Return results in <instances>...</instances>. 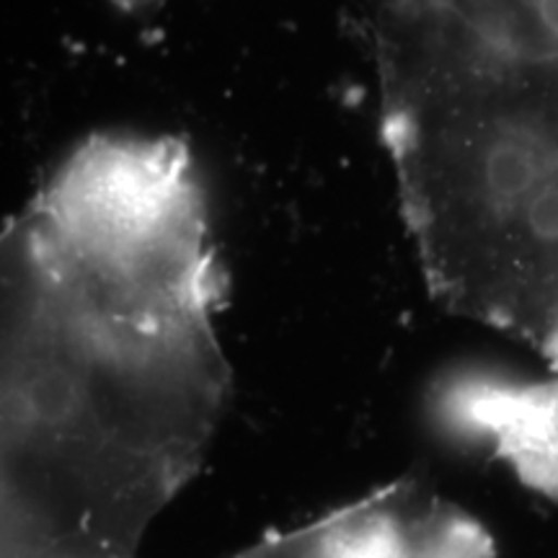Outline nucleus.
<instances>
[{
	"instance_id": "3",
	"label": "nucleus",
	"mask_w": 558,
	"mask_h": 558,
	"mask_svg": "<svg viewBox=\"0 0 558 558\" xmlns=\"http://www.w3.org/2000/svg\"><path fill=\"white\" fill-rule=\"evenodd\" d=\"M3 233L111 316L197 324L226 292L197 169L177 137L94 135Z\"/></svg>"
},
{
	"instance_id": "1",
	"label": "nucleus",
	"mask_w": 558,
	"mask_h": 558,
	"mask_svg": "<svg viewBox=\"0 0 558 558\" xmlns=\"http://www.w3.org/2000/svg\"><path fill=\"white\" fill-rule=\"evenodd\" d=\"M3 538H83L135 558L197 473L230 390L213 320L88 308L3 233Z\"/></svg>"
},
{
	"instance_id": "2",
	"label": "nucleus",
	"mask_w": 558,
	"mask_h": 558,
	"mask_svg": "<svg viewBox=\"0 0 558 558\" xmlns=\"http://www.w3.org/2000/svg\"><path fill=\"white\" fill-rule=\"evenodd\" d=\"M383 135L432 295L543 357L558 341V52L375 0Z\"/></svg>"
},
{
	"instance_id": "7",
	"label": "nucleus",
	"mask_w": 558,
	"mask_h": 558,
	"mask_svg": "<svg viewBox=\"0 0 558 558\" xmlns=\"http://www.w3.org/2000/svg\"><path fill=\"white\" fill-rule=\"evenodd\" d=\"M114 5H120L124 11H143V9H153V5H160L163 0H111Z\"/></svg>"
},
{
	"instance_id": "5",
	"label": "nucleus",
	"mask_w": 558,
	"mask_h": 558,
	"mask_svg": "<svg viewBox=\"0 0 558 558\" xmlns=\"http://www.w3.org/2000/svg\"><path fill=\"white\" fill-rule=\"evenodd\" d=\"M458 16L486 39L520 52H558V0H414Z\"/></svg>"
},
{
	"instance_id": "6",
	"label": "nucleus",
	"mask_w": 558,
	"mask_h": 558,
	"mask_svg": "<svg viewBox=\"0 0 558 558\" xmlns=\"http://www.w3.org/2000/svg\"><path fill=\"white\" fill-rule=\"evenodd\" d=\"M3 558H132L83 538H3Z\"/></svg>"
},
{
	"instance_id": "8",
	"label": "nucleus",
	"mask_w": 558,
	"mask_h": 558,
	"mask_svg": "<svg viewBox=\"0 0 558 558\" xmlns=\"http://www.w3.org/2000/svg\"><path fill=\"white\" fill-rule=\"evenodd\" d=\"M548 362H550V365H554V369H556V373H558V341H556L554 352H550V354H548Z\"/></svg>"
},
{
	"instance_id": "4",
	"label": "nucleus",
	"mask_w": 558,
	"mask_h": 558,
	"mask_svg": "<svg viewBox=\"0 0 558 558\" xmlns=\"http://www.w3.org/2000/svg\"><path fill=\"white\" fill-rule=\"evenodd\" d=\"M235 558H497L471 514L418 481H396Z\"/></svg>"
}]
</instances>
